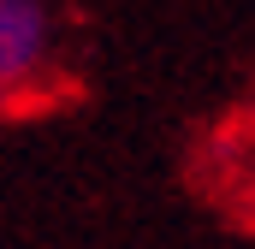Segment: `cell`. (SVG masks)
Instances as JSON below:
<instances>
[{
  "label": "cell",
  "mask_w": 255,
  "mask_h": 249,
  "mask_svg": "<svg viewBox=\"0 0 255 249\" xmlns=\"http://www.w3.org/2000/svg\"><path fill=\"white\" fill-rule=\"evenodd\" d=\"M60 60L65 42L54 0H0V113L54 95Z\"/></svg>",
  "instance_id": "6da1fadb"
}]
</instances>
